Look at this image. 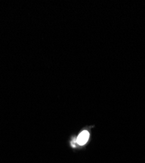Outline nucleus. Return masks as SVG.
<instances>
[{"instance_id":"obj_1","label":"nucleus","mask_w":145,"mask_h":163,"mask_svg":"<svg viewBox=\"0 0 145 163\" xmlns=\"http://www.w3.org/2000/svg\"><path fill=\"white\" fill-rule=\"evenodd\" d=\"M89 138V133L88 131H82L78 137L77 142L80 145H83L87 142Z\"/></svg>"}]
</instances>
